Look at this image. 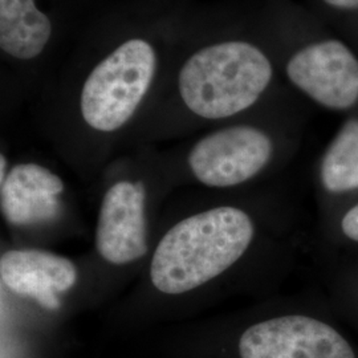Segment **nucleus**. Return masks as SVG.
Here are the masks:
<instances>
[{"label": "nucleus", "instance_id": "f257e3e1", "mask_svg": "<svg viewBox=\"0 0 358 358\" xmlns=\"http://www.w3.org/2000/svg\"><path fill=\"white\" fill-rule=\"evenodd\" d=\"M252 236L251 219L235 207H217L187 217L167 231L157 245L152 282L164 294L190 292L236 263Z\"/></svg>", "mask_w": 358, "mask_h": 358}, {"label": "nucleus", "instance_id": "f03ea898", "mask_svg": "<svg viewBox=\"0 0 358 358\" xmlns=\"http://www.w3.org/2000/svg\"><path fill=\"white\" fill-rule=\"evenodd\" d=\"M264 52L247 41H222L198 50L182 65L178 90L194 115L219 120L252 106L272 80Z\"/></svg>", "mask_w": 358, "mask_h": 358}, {"label": "nucleus", "instance_id": "7ed1b4c3", "mask_svg": "<svg viewBox=\"0 0 358 358\" xmlns=\"http://www.w3.org/2000/svg\"><path fill=\"white\" fill-rule=\"evenodd\" d=\"M157 65V51L146 38H128L115 47L84 81L80 94L84 121L103 133L122 128L150 90Z\"/></svg>", "mask_w": 358, "mask_h": 358}, {"label": "nucleus", "instance_id": "20e7f679", "mask_svg": "<svg viewBox=\"0 0 358 358\" xmlns=\"http://www.w3.org/2000/svg\"><path fill=\"white\" fill-rule=\"evenodd\" d=\"M271 155L272 142L262 130L232 127L196 142L189 154V166L203 185L230 187L255 177Z\"/></svg>", "mask_w": 358, "mask_h": 358}, {"label": "nucleus", "instance_id": "39448f33", "mask_svg": "<svg viewBox=\"0 0 358 358\" xmlns=\"http://www.w3.org/2000/svg\"><path fill=\"white\" fill-rule=\"evenodd\" d=\"M242 358H356L345 338L322 321L284 316L262 321L242 334Z\"/></svg>", "mask_w": 358, "mask_h": 358}, {"label": "nucleus", "instance_id": "423d86ee", "mask_svg": "<svg viewBox=\"0 0 358 358\" xmlns=\"http://www.w3.org/2000/svg\"><path fill=\"white\" fill-rule=\"evenodd\" d=\"M287 75L315 101L346 109L358 100V60L338 40L310 44L292 56Z\"/></svg>", "mask_w": 358, "mask_h": 358}, {"label": "nucleus", "instance_id": "0eeeda50", "mask_svg": "<svg viewBox=\"0 0 358 358\" xmlns=\"http://www.w3.org/2000/svg\"><path fill=\"white\" fill-rule=\"evenodd\" d=\"M96 245L103 260L112 264H128L146 254L145 187L141 182H118L105 194Z\"/></svg>", "mask_w": 358, "mask_h": 358}, {"label": "nucleus", "instance_id": "6e6552de", "mask_svg": "<svg viewBox=\"0 0 358 358\" xmlns=\"http://www.w3.org/2000/svg\"><path fill=\"white\" fill-rule=\"evenodd\" d=\"M0 276L13 292L36 300L50 310L60 308L57 292H66L77 280L75 264L41 250H13L0 259Z\"/></svg>", "mask_w": 358, "mask_h": 358}, {"label": "nucleus", "instance_id": "1a4fd4ad", "mask_svg": "<svg viewBox=\"0 0 358 358\" xmlns=\"http://www.w3.org/2000/svg\"><path fill=\"white\" fill-rule=\"evenodd\" d=\"M63 180L38 164L13 167L1 182V211L15 226L52 220L59 215Z\"/></svg>", "mask_w": 358, "mask_h": 358}, {"label": "nucleus", "instance_id": "9d476101", "mask_svg": "<svg viewBox=\"0 0 358 358\" xmlns=\"http://www.w3.org/2000/svg\"><path fill=\"white\" fill-rule=\"evenodd\" d=\"M52 22L36 0H0V48L19 62H31L48 47Z\"/></svg>", "mask_w": 358, "mask_h": 358}, {"label": "nucleus", "instance_id": "9b49d317", "mask_svg": "<svg viewBox=\"0 0 358 358\" xmlns=\"http://www.w3.org/2000/svg\"><path fill=\"white\" fill-rule=\"evenodd\" d=\"M327 190L343 192L358 187V120L348 121L334 138L321 165Z\"/></svg>", "mask_w": 358, "mask_h": 358}, {"label": "nucleus", "instance_id": "f8f14e48", "mask_svg": "<svg viewBox=\"0 0 358 358\" xmlns=\"http://www.w3.org/2000/svg\"><path fill=\"white\" fill-rule=\"evenodd\" d=\"M341 227L346 238L358 242V205L346 213L345 217H343Z\"/></svg>", "mask_w": 358, "mask_h": 358}, {"label": "nucleus", "instance_id": "ddd939ff", "mask_svg": "<svg viewBox=\"0 0 358 358\" xmlns=\"http://www.w3.org/2000/svg\"><path fill=\"white\" fill-rule=\"evenodd\" d=\"M329 6L340 8H358V0H324Z\"/></svg>", "mask_w": 358, "mask_h": 358}, {"label": "nucleus", "instance_id": "4468645a", "mask_svg": "<svg viewBox=\"0 0 358 358\" xmlns=\"http://www.w3.org/2000/svg\"><path fill=\"white\" fill-rule=\"evenodd\" d=\"M0 164H1V169H0V174H1V182L4 180V174H6V158H4V155H1V158H0Z\"/></svg>", "mask_w": 358, "mask_h": 358}]
</instances>
